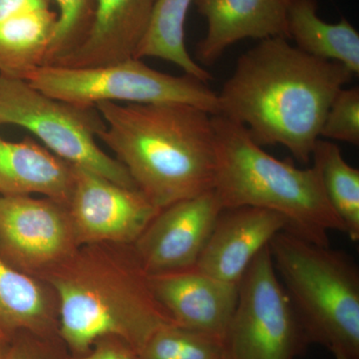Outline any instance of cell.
<instances>
[{"label": "cell", "instance_id": "9c48e42d", "mask_svg": "<svg viewBox=\"0 0 359 359\" xmlns=\"http://www.w3.org/2000/svg\"><path fill=\"white\" fill-rule=\"evenodd\" d=\"M67 210L76 242L88 244L135 243L160 211L139 189L78 167Z\"/></svg>", "mask_w": 359, "mask_h": 359}, {"label": "cell", "instance_id": "3957f363", "mask_svg": "<svg viewBox=\"0 0 359 359\" xmlns=\"http://www.w3.org/2000/svg\"><path fill=\"white\" fill-rule=\"evenodd\" d=\"M216 146L214 191L224 209L255 207L280 215L287 231L330 245L328 233H344L313 168L278 160L254 141L243 125L212 115Z\"/></svg>", "mask_w": 359, "mask_h": 359}, {"label": "cell", "instance_id": "7c38bea8", "mask_svg": "<svg viewBox=\"0 0 359 359\" xmlns=\"http://www.w3.org/2000/svg\"><path fill=\"white\" fill-rule=\"evenodd\" d=\"M149 289L176 325L223 342L236 311L238 283L196 269L147 276Z\"/></svg>", "mask_w": 359, "mask_h": 359}, {"label": "cell", "instance_id": "4fadbf2b", "mask_svg": "<svg viewBox=\"0 0 359 359\" xmlns=\"http://www.w3.org/2000/svg\"><path fill=\"white\" fill-rule=\"evenodd\" d=\"M283 231H287V221L275 212L255 207L224 209L194 269L240 285L257 255Z\"/></svg>", "mask_w": 359, "mask_h": 359}, {"label": "cell", "instance_id": "7402d4cb", "mask_svg": "<svg viewBox=\"0 0 359 359\" xmlns=\"http://www.w3.org/2000/svg\"><path fill=\"white\" fill-rule=\"evenodd\" d=\"M133 359H224V346L221 340L169 323L158 328Z\"/></svg>", "mask_w": 359, "mask_h": 359}, {"label": "cell", "instance_id": "8992f818", "mask_svg": "<svg viewBox=\"0 0 359 359\" xmlns=\"http://www.w3.org/2000/svg\"><path fill=\"white\" fill-rule=\"evenodd\" d=\"M25 80L46 95L80 106L186 104L211 115L219 114L218 93L208 83L187 74L161 72L138 58L92 67L43 65Z\"/></svg>", "mask_w": 359, "mask_h": 359}, {"label": "cell", "instance_id": "52a82bcc", "mask_svg": "<svg viewBox=\"0 0 359 359\" xmlns=\"http://www.w3.org/2000/svg\"><path fill=\"white\" fill-rule=\"evenodd\" d=\"M21 127L72 166L127 188L138 189L119 161L99 147L106 125L96 107L46 95L25 79L0 75V125Z\"/></svg>", "mask_w": 359, "mask_h": 359}, {"label": "cell", "instance_id": "cb8c5ba5", "mask_svg": "<svg viewBox=\"0 0 359 359\" xmlns=\"http://www.w3.org/2000/svg\"><path fill=\"white\" fill-rule=\"evenodd\" d=\"M320 138L359 145V88H341L330 103Z\"/></svg>", "mask_w": 359, "mask_h": 359}, {"label": "cell", "instance_id": "5bb4252c", "mask_svg": "<svg viewBox=\"0 0 359 359\" xmlns=\"http://www.w3.org/2000/svg\"><path fill=\"white\" fill-rule=\"evenodd\" d=\"M290 0H194L207 22L196 47L201 66L214 65L231 45L245 39L283 37L290 40L287 13Z\"/></svg>", "mask_w": 359, "mask_h": 359}, {"label": "cell", "instance_id": "603a6c76", "mask_svg": "<svg viewBox=\"0 0 359 359\" xmlns=\"http://www.w3.org/2000/svg\"><path fill=\"white\" fill-rule=\"evenodd\" d=\"M57 7V23L45 65H54L76 49L93 20L95 0H51Z\"/></svg>", "mask_w": 359, "mask_h": 359}, {"label": "cell", "instance_id": "ac0fdd59", "mask_svg": "<svg viewBox=\"0 0 359 359\" xmlns=\"http://www.w3.org/2000/svg\"><path fill=\"white\" fill-rule=\"evenodd\" d=\"M287 21L289 39L299 50L359 74V33L346 18L327 22L318 16L316 0H290Z\"/></svg>", "mask_w": 359, "mask_h": 359}, {"label": "cell", "instance_id": "44dd1931", "mask_svg": "<svg viewBox=\"0 0 359 359\" xmlns=\"http://www.w3.org/2000/svg\"><path fill=\"white\" fill-rule=\"evenodd\" d=\"M311 163L334 214L353 242L359 240V170L344 160L332 141L318 139Z\"/></svg>", "mask_w": 359, "mask_h": 359}, {"label": "cell", "instance_id": "8fae6325", "mask_svg": "<svg viewBox=\"0 0 359 359\" xmlns=\"http://www.w3.org/2000/svg\"><path fill=\"white\" fill-rule=\"evenodd\" d=\"M0 240L30 268L65 261L76 242L67 205L29 196H0Z\"/></svg>", "mask_w": 359, "mask_h": 359}, {"label": "cell", "instance_id": "83f0119b", "mask_svg": "<svg viewBox=\"0 0 359 359\" xmlns=\"http://www.w3.org/2000/svg\"><path fill=\"white\" fill-rule=\"evenodd\" d=\"M6 332L0 327V344H6Z\"/></svg>", "mask_w": 359, "mask_h": 359}, {"label": "cell", "instance_id": "4316f807", "mask_svg": "<svg viewBox=\"0 0 359 359\" xmlns=\"http://www.w3.org/2000/svg\"><path fill=\"white\" fill-rule=\"evenodd\" d=\"M9 346L7 344H0V359L6 358L7 351H8Z\"/></svg>", "mask_w": 359, "mask_h": 359}, {"label": "cell", "instance_id": "d4e9b609", "mask_svg": "<svg viewBox=\"0 0 359 359\" xmlns=\"http://www.w3.org/2000/svg\"><path fill=\"white\" fill-rule=\"evenodd\" d=\"M4 359H68L54 346L52 339L27 334V337L9 346Z\"/></svg>", "mask_w": 359, "mask_h": 359}, {"label": "cell", "instance_id": "d6986e66", "mask_svg": "<svg viewBox=\"0 0 359 359\" xmlns=\"http://www.w3.org/2000/svg\"><path fill=\"white\" fill-rule=\"evenodd\" d=\"M0 327L53 339L54 321L41 287L0 257Z\"/></svg>", "mask_w": 359, "mask_h": 359}, {"label": "cell", "instance_id": "f1b7e54d", "mask_svg": "<svg viewBox=\"0 0 359 359\" xmlns=\"http://www.w3.org/2000/svg\"></svg>", "mask_w": 359, "mask_h": 359}, {"label": "cell", "instance_id": "ba28073f", "mask_svg": "<svg viewBox=\"0 0 359 359\" xmlns=\"http://www.w3.org/2000/svg\"><path fill=\"white\" fill-rule=\"evenodd\" d=\"M309 346L264 248L247 269L223 340L224 359H297Z\"/></svg>", "mask_w": 359, "mask_h": 359}, {"label": "cell", "instance_id": "484cf974", "mask_svg": "<svg viewBox=\"0 0 359 359\" xmlns=\"http://www.w3.org/2000/svg\"><path fill=\"white\" fill-rule=\"evenodd\" d=\"M68 359H133V353L121 340L105 337L98 340L89 353Z\"/></svg>", "mask_w": 359, "mask_h": 359}, {"label": "cell", "instance_id": "9a60e30c", "mask_svg": "<svg viewBox=\"0 0 359 359\" xmlns=\"http://www.w3.org/2000/svg\"><path fill=\"white\" fill-rule=\"evenodd\" d=\"M157 1L95 0L86 37L76 49L54 65L92 67L135 58L150 27Z\"/></svg>", "mask_w": 359, "mask_h": 359}, {"label": "cell", "instance_id": "277c9868", "mask_svg": "<svg viewBox=\"0 0 359 359\" xmlns=\"http://www.w3.org/2000/svg\"><path fill=\"white\" fill-rule=\"evenodd\" d=\"M50 280L59 299L58 337L73 356L89 353L105 337L121 340L135 353L158 328L175 323L153 297L135 257L116 276L87 263Z\"/></svg>", "mask_w": 359, "mask_h": 359}, {"label": "cell", "instance_id": "ffe728a7", "mask_svg": "<svg viewBox=\"0 0 359 359\" xmlns=\"http://www.w3.org/2000/svg\"><path fill=\"white\" fill-rule=\"evenodd\" d=\"M194 0H158L152 21L135 58H159L178 66L189 76L208 83L211 74L187 50L185 23Z\"/></svg>", "mask_w": 359, "mask_h": 359}, {"label": "cell", "instance_id": "6da1fadb", "mask_svg": "<svg viewBox=\"0 0 359 359\" xmlns=\"http://www.w3.org/2000/svg\"><path fill=\"white\" fill-rule=\"evenodd\" d=\"M354 77L346 66L261 40L238 59L218 93L219 114L243 125L259 146L280 145L309 164L328 107Z\"/></svg>", "mask_w": 359, "mask_h": 359}, {"label": "cell", "instance_id": "7a4b0ae2", "mask_svg": "<svg viewBox=\"0 0 359 359\" xmlns=\"http://www.w3.org/2000/svg\"><path fill=\"white\" fill-rule=\"evenodd\" d=\"M98 138L158 209L214 190L216 146L211 114L186 104L96 105Z\"/></svg>", "mask_w": 359, "mask_h": 359}, {"label": "cell", "instance_id": "2e32d148", "mask_svg": "<svg viewBox=\"0 0 359 359\" xmlns=\"http://www.w3.org/2000/svg\"><path fill=\"white\" fill-rule=\"evenodd\" d=\"M51 0H0V75L26 79L46 63L57 23Z\"/></svg>", "mask_w": 359, "mask_h": 359}, {"label": "cell", "instance_id": "30bf717a", "mask_svg": "<svg viewBox=\"0 0 359 359\" xmlns=\"http://www.w3.org/2000/svg\"><path fill=\"white\" fill-rule=\"evenodd\" d=\"M224 208L214 190L161 209L135 244L147 276L195 268Z\"/></svg>", "mask_w": 359, "mask_h": 359}, {"label": "cell", "instance_id": "e0dca14e", "mask_svg": "<svg viewBox=\"0 0 359 359\" xmlns=\"http://www.w3.org/2000/svg\"><path fill=\"white\" fill-rule=\"evenodd\" d=\"M74 167L30 139L9 142L0 136V194H40L67 205Z\"/></svg>", "mask_w": 359, "mask_h": 359}, {"label": "cell", "instance_id": "5b68a950", "mask_svg": "<svg viewBox=\"0 0 359 359\" xmlns=\"http://www.w3.org/2000/svg\"><path fill=\"white\" fill-rule=\"evenodd\" d=\"M269 250L309 346L327 347L335 359H359V271L353 259L287 231Z\"/></svg>", "mask_w": 359, "mask_h": 359}]
</instances>
